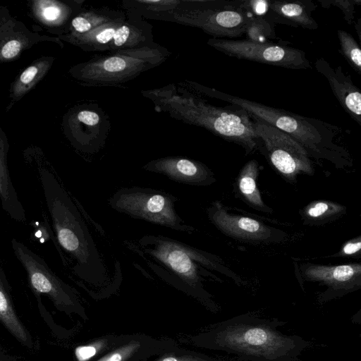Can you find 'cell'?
<instances>
[{
  "label": "cell",
  "instance_id": "cb8c5ba5",
  "mask_svg": "<svg viewBox=\"0 0 361 361\" xmlns=\"http://www.w3.org/2000/svg\"><path fill=\"white\" fill-rule=\"evenodd\" d=\"M52 63V58H42L26 68L13 83V99L18 100L28 92L47 74Z\"/></svg>",
  "mask_w": 361,
  "mask_h": 361
},
{
  "label": "cell",
  "instance_id": "9a60e30c",
  "mask_svg": "<svg viewBox=\"0 0 361 361\" xmlns=\"http://www.w3.org/2000/svg\"><path fill=\"white\" fill-rule=\"evenodd\" d=\"M302 278L327 287L319 295L320 302L339 298L361 287V265L352 263L335 266L305 264L300 266Z\"/></svg>",
  "mask_w": 361,
  "mask_h": 361
},
{
  "label": "cell",
  "instance_id": "4fadbf2b",
  "mask_svg": "<svg viewBox=\"0 0 361 361\" xmlns=\"http://www.w3.org/2000/svg\"><path fill=\"white\" fill-rule=\"evenodd\" d=\"M110 128L109 117L97 104L78 107L68 117L71 141L85 153L99 152L105 145Z\"/></svg>",
  "mask_w": 361,
  "mask_h": 361
},
{
  "label": "cell",
  "instance_id": "8992f818",
  "mask_svg": "<svg viewBox=\"0 0 361 361\" xmlns=\"http://www.w3.org/2000/svg\"><path fill=\"white\" fill-rule=\"evenodd\" d=\"M250 13L240 1L181 0L175 10L157 18L202 30L213 38L245 34Z\"/></svg>",
  "mask_w": 361,
  "mask_h": 361
},
{
  "label": "cell",
  "instance_id": "ac0fdd59",
  "mask_svg": "<svg viewBox=\"0 0 361 361\" xmlns=\"http://www.w3.org/2000/svg\"><path fill=\"white\" fill-rule=\"evenodd\" d=\"M8 144L5 134L0 129V200L8 216L16 221H26L25 211L13 185L7 165Z\"/></svg>",
  "mask_w": 361,
  "mask_h": 361
},
{
  "label": "cell",
  "instance_id": "d4e9b609",
  "mask_svg": "<svg viewBox=\"0 0 361 361\" xmlns=\"http://www.w3.org/2000/svg\"><path fill=\"white\" fill-rule=\"evenodd\" d=\"M345 213L343 205L329 200H315L303 208L301 216L305 224L319 225L332 221Z\"/></svg>",
  "mask_w": 361,
  "mask_h": 361
},
{
  "label": "cell",
  "instance_id": "83f0119b",
  "mask_svg": "<svg viewBox=\"0 0 361 361\" xmlns=\"http://www.w3.org/2000/svg\"><path fill=\"white\" fill-rule=\"evenodd\" d=\"M337 35L341 49L340 52L359 75L361 74V49L354 37L348 32L338 30Z\"/></svg>",
  "mask_w": 361,
  "mask_h": 361
},
{
  "label": "cell",
  "instance_id": "44dd1931",
  "mask_svg": "<svg viewBox=\"0 0 361 361\" xmlns=\"http://www.w3.org/2000/svg\"><path fill=\"white\" fill-rule=\"evenodd\" d=\"M125 16V11L115 10L107 6L81 9L71 20L67 34L73 36L82 35Z\"/></svg>",
  "mask_w": 361,
  "mask_h": 361
},
{
  "label": "cell",
  "instance_id": "e575fe53",
  "mask_svg": "<svg viewBox=\"0 0 361 361\" xmlns=\"http://www.w3.org/2000/svg\"><path fill=\"white\" fill-rule=\"evenodd\" d=\"M357 25L355 26V28L357 30V35H358V37L359 39H360V28H361V19L359 18L357 20Z\"/></svg>",
  "mask_w": 361,
  "mask_h": 361
},
{
  "label": "cell",
  "instance_id": "4316f807",
  "mask_svg": "<svg viewBox=\"0 0 361 361\" xmlns=\"http://www.w3.org/2000/svg\"><path fill=\"white\" fill-rule=\"evenodd\" d=\"M250 13L245 35L247 40L268 43L269 39H275L276 34L271 22L261 15Z\"/></svg>",
  "mask_w": 361,
  "mask_h": 361
},
{
  "label": "cell",
  "instance_id": "836d02e7",
  "mask_svg": "<svg viewBox=\"0 0 361 361\" xmlns=\"http://www.w3.org/2000/svg\"><path fill=\"white\" fill-rule=\"evenodd\" d=\"M155 361H207L202 357L191 355H165Z\"/></svg>",
  "mask_w": 361,
  "mask_h": 361
},
{
  "label": "cell",
  "instance_id": "2e32d148",
  "mask_svg": "<svg viewBox=\"0 0 361 361\" xmlns=\"http://www.w3.org/2000/svg\"><path fill=\"white\" fill-rule=\"evenodd\" d=\"M142 169L183 184L208 185L216 181L213 172L206 165L183 157L173 156L153 159L145 164Z\"/></svg>",
  "mask_w": 361,
  "mask_h": 361
},
{
  "label": "cell",
  "instance_id": "52a82bcc",
  "mask_svg": "<svg viewBox=\"0 0 361 361\" xmlns=\"http://www.w3.org/2000/svg\"><path fill=\"white\" fill-rule=\"evenodd\" d=\"M178 198L165 191L142 187L121 188L108 200L113 209L132 218L177 231L192 233L195 228L178 214Z\"/></svg>",
  "mask_w": 361,
  "mask_h": 361
},
{
  "label": "cell",
  "instance_id": "30bf717a",
  "mask_svg": "<svg viewBox=\"0 0 361 361\" xmlns=\"http://www.w3.org/2000/svg\"><path fill=\"white\" fill-rule=\"evenodd\" d=\"M258 139L271 165L284 178L293 181L298 175H312L313 163L307 150L283 131L252 118Z\"/></svg>",
  "mask_w": 361,
  "mask_h": 361
},
{
  "label": "cell",
  "instance_id": "277c9868",
  "mask_svg": "<svg viewBox=\"0 0 361 361\" xmlns=\"http://www.w3.org/2000/svg\"><path fill=\"white\" fill-rule=\"evenodd\" d=\"M192 86L206 95L237 106L244 109L252 118L266 123L286 133L299 142L310 157L329 161L337 167L350 165L347 152L334 141L333 126L318 119L302 116L197 83L192 82Z\"/></svg>",
  "mask_w": 361,
  "mask_h": 361
},
{
  "label": "cell",
  "instance_id": "9c48e42d",
  "mask_svg": "<svg viewBox=\"0 0 361 361\" xmlns=\"http://www.w3.org/2000/svg\"><path fill=\"white\" fill-rule=\"evenodd\" d=\"M125 13L124 17L88 33L78 36L66 34L60 37L87 52H111L156 44L152 25L140 16Z\"/></svg>",
  "mask_w": 361,
  "mask_h": 361
},
{
  "label": "cell",
  "instance_id": "7c38bea8",
  "mask_svg": "<svg viewBox=\"0 0 361 361\" xmlns=\"http://www.w3.org/2000/svg\"><path fill=\"white\" fill-rule=\"evenodd\" d=\"M11 247L35 293L49 296L56 305L62 308L76 306L77 300L72 289L57 276L43 258L15 238L11 240Z\"/></svg>",
  "mask_w": 361,
  "mask_h": 361
},
{
  "label": "cell",
  "instance_id": "7402d4cb",
  "mask_svg": "<svg viewBox=\"0 0 361 361\" xmlns=\"http://www.w3.org/2000/svg\"><path fill=\"white\" fill-rule=\"evenodd\" d=\"M267 6L275 17L282 19V23L308 30L318 28L317 23L303 1H268Z\"/></svg>",
  "mask_w": 361,
  "mask_h": 361
},
{
  "label": "cell",
  "instance_id": "6da1fadb",
  "mask_svg": "<svg viewBox=\"0 0 361 361\" xmlns=\"http://www.w3.org/2000/svg\"><path fill=\"white\" fill-rule=\"evenodd\" d=\"M286 322L245 313L221 322L209 333V347L240 361H299L310 342L280 330Z\"/></svg>",
  "mask_w": 361,
  "mask_h": 361
},
{
  "label": "cell",
  "instance_id": "d6a6232c",
  "mask_svg": "<svg viewBox=\"0 0 361 361\" xmlns=\"http://www.w3.org/2000/svg\"><path fill=\"white\" fill-rule=\"evenodd\" d=\"M361 249V238L357 237L347 241L341 247L340 255L345 257L353 256L360 254Z\"/></svg>",
  "mask_w": 361,
  "mask_h": 361
},
{
  "label": "cell",
  "instance_id": "7a4b0ae2",
  "mask_svg": "<svg viewBox=\"0 0 361 361\" xmlns=\"http://www.w3.org/2000/svg\"><path fill=\"white\" fill-rule=\"evenodd\" d=\"M142 94L150 99L157 109L171 117L204 128L226 141L241 146L246 154L253 152L259 145L252 118L237 106H216L172 85L142 91Z\"/></svg>",
  "mask_w": 361,
  "mask_h": 361
},
{
  "label": "cell",
  "instance_id": "603a6c76",
  "mask_svg": "<svg viewBox=\"0 0 361 361\" xmlns=\"http://www.w3.org/2000/svg\"><path fill=\"white\" fill-rule=\"evenodd\" d=\"M0 319L20 342L29 343L30 338L13 310L8 281L4 270L1 267H0Z\"/></svg>",
  "mask_w": 361,
  "mask_h": 361
},
{
  "label": "cell",
  "instance_id": "5bb4252c",
  "mask_svg": "<svg viewBox=\"0 0 361 361\" xmlns=\"http://www.w3.org/2000/svg\"><path fill=\"white\" fill-rule=\"evenodd\" d=\"M211 222L223 233L237 240L252 243L282 241L286 233L249 216L228 213L219 202L207 209Z\"/></svg>",
  "mask_w": 361,
  "mask_h": 361
},
{
  "label": "cell",
  "instance_id": "4dcf8cb0",
  "mask_svg": "<svg viewBox=\"0 0 361 361\" xmlns=\"http://www.w3.org/2000/svg\"><path fill=\"white\" fill-rule=\"evenodd\" d=\"M108 345L106 339H99L87 345L75 348V355L78 361H87L103 352Z\"/></svg>",
  "mask_w": 361,
  "mask_h": 361
},
{
  "label": "cell",
  "instance_id": "484cf974",
  "mask_svg": "<svg viewBox=\"0 0 361 361\" xmlns=\"http://www.w3.org/2000/svg\"><path fill=\"white\" fill-rule=\"evenodd\" d=\"M180 3L181 0H126L122 1L121 6L125 12L135 13L143 19L157 20L160 16L175 10Z\"/></svg>",
  "mask_w": 361,
  "mask_h": 361
},
{
  "label": "cell",
  "instance_id": "e0dca14e",
  "mask_svg": "<svg viewBox=\"0 0 361 361\" xmlns=\"http://www.w3.org/2000/svg\"><path fill=\"white\" fill-rule=\"evenodd\" d=\"M315 68L327 80L345 111L361 125V92L353 84L350 75L345 74L341 66L334 68L323 58L316 61Z\"/></svg>",
  "mask_w": 361,
  "mask_h": 361
},
{
  "label": "cell",
  "instance_id": "d6986e66",
  "mask_svg": "<svg viewBox=\"0 0 361 361\" xmlns=\"http://www.w3.org/2000/svg\"><path fill=\"white\" fill-rule=\"evenodd\" d=\"M84 1L64 3L54 0H37L32 2L35 16L42 23L51 27L63 25L80 11Z\"/></svg>",
  "mask_w": 361,
  "mask_h": 361
},
{
  "label": "cell",
  "instance_id": "3957f363",
  "mask_svg": "<svg viewBox=\"0 0 361 361\" xmlns=\"http://www.w3.org/2000/svg\"><path fill=\"white\" fill-rule=\"evenodd\" d=\"M39 176L57 241L73 259V272L90 283L104 281L106 267L76 205L48 169L40 168Z\"/></svg>",
  "mask_w": 361,
  "mask_h": 361
},
{
  "label": "cell",
  "instance_id": "f1b7e54d",
  "mask_svg": "<svg viewBox=\"0 0 361 361\" xmlns=\"http://www.w3.org/2000/svg\"><path fill=\"white\" fill-rule=\"evenodd\" d=\"M27 44V40L20 36L6 39L0 45V61L13 60L26 48Z\"/></svg>",
  "mask_w": 361,
  "mask_h": 361
},
{
  "label": "cell",
  "instance_id": "f546056e",
  "mask_svg": "<svg viewBox=\"0 0 361 361\" xmlns=\"http://www.w3.org/2000/svg\"><path fill=\"white\" fill-rule=\"evenodd\" d=\"M140 347V342L130 341L105 355L97 361H126L138 350Z\"/></svg>",
  "mask_w": 361,
  "mask_h": 361
},
{
  "label": "cell",
  "instance_id": "ffe728a7",
  "mask_svg": "<svg viewBox=\"0 0 361 361\" xmlns=\"http://www.w3.org/2000/svg\"><path fill=\"white\" fill-rule=\"evenodd\" d=\"M259 166L252 159L242 168L235 182V190L240 198L250 207L262 212L270 213L272 209L263 201L257 185Z\"/></svg>",
  "mask_w": 361,
  "mask_h": 361
},
{
  "label": "cell",
  "instance_id": "5b68a950",
  "mask_svg": "<svg viewBox=\"0 0 361 361\" xmlns=\"http://www.w3.org/2000/svg\"><path fill=\"white\" fill-rule=\"evenodd\" d=\"M171 55L166 47L157 43L95 55L75 65L69 72L83 86H119L161 65Z\"/></svg>",
  "mask_w": 361,
  "mask_h": 361
},
{
  "label": "cell",
  "instance_id": "8fae6325",
  "mask_svg": "<svg viewBox=\"0 0 361 361\" xmlns=\"http://www.w3.org/2000/svg\"><path fill=\"white\" fill-rule=\"evenodd\" d=\"M207 43L216 50L239 59L290 69L311 68L305 51L287 46L213 37Z\"/></svg>",
  "mask_w": 361,
  "mask_h": 361
},
{
  "label": "cell",
  "instance_id": "ba28073f",
  "mask_svg": "<svg viewBox=\"0 0 361 361\" xmlns=\"http://www.w3.org/2000/svg\"><path fill=\"white\" fill-rule=\"evenodd\" d=\"M141 250L163 265L185 284L202 289L200 266L221 271L210 254L161 235H146L137 240Z\"/></svg>",
  "mask_w": 361,
  "mask_h": 361
},
{
  "label": "cell",
  "instance_id": "1f68e13d",
  "mask_svg": "<svg viewBox=\"0 0 361 361\" xmlns=\"http://www.w3.org/2000/svg\"><path fill=\"white\" fill-rule=\"evenodd\" d=\"M323 7L327 8L334 5L339 8L344 15V18L348 24H352L356 4L360 5V0H325L319 1Z\"/></svg>",
  "mask_w": 361,
  "mask_h": 361
}]
</instances>
